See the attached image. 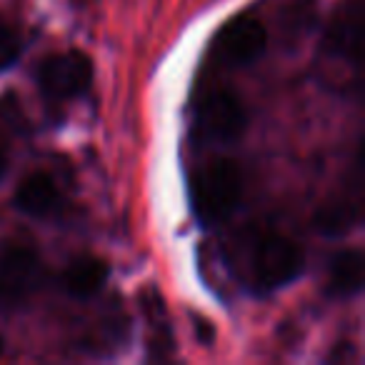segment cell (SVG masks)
<instances>
[{
    "instance_id": "cell-1",
    "label": "cell",
    "mask_w": 365,
    "mask_h": 365,
    "mask_svg": "<svg viewBox=\"0 0 365 365\" xmlns=\"http://www.w3.org/2000/svg\"><path fill=\"white\" fill-rule=\"evenodd\" d=\"M243 193V168L230 158H215L190 178V205L208 225L230 218L238 210Z\"/></svg>"
},
{
    "instance_id": "cell-2",
    "label": "cell",
    "mask_w": 365,
    "mask_h": 365,
    "mask_svg": "<svg viewBox=\"0 0 365 365\" xmlns=\"http://www.w3.org/2000/svg\"><path fill=\"white\" fill-rule=\"evenodd\" d=\"M305 268L303 250L278 230H260L248 248V280L255 293H273L300 278Z\"/></svg>"
},
{
    "instance_id": "cell-3",
    "label": "cell",
    "mask_w": 365,
    "mask_h": 365,
    "mask_svg": "<svg viewBox=\"0 0 365 365\" xmlns=\"http://www.w3.org/2000/svg\"><path fill=\"white\" fill-rule=\"evenodd\" d=\"M248 128V110L238 93L230 88H213L195 106L193 130L205 143H235Z\"/></svg>"
},
{
    "instance_id": "cell-4",
    "label": "cell",
    "mask_w": 365,
    "mask_h": 365,
    "mask_svg": "<svg viewBox=\"0 0 365 365\" xmlns=\"http://www.w3.org/2000/svg\"><path fill=\"white\" fill-rule=\"evenodd\" d=\"M36 81L51 103H68L86 96L93 86V63L86 53L66 51L43 58Z\"/></svg>"
},
{
    "instance_id": "cell-5",
    "label": "cell",
    "mask_w": 365,
    "mask_h": 365,
    "mask_svg": "<svg viewBox=\"0 0 365 365\" xmlns=\"http://www.w3.org/2000/svg\"><path fill=\"white\" fill-rule=\"evenodd\" d=\"M43 283V260L36 248L11 243L0 253V305L18 308L36 295Z\"/></svg>"
},
{
    "instance_id": "cell-6",
    "label": "cell",
    "mask_w": 365,
    "mask_h": 365,
    "mask_svg": "<svg viewBox=\"0 0 365 365\" xmlns=\"http://www.w3.org/2000/svg\"><path fill=\"white\" fill-rule=\"evenodd\" d=\"M268 51V28L255 13H240L220 28L215 53L228 66H253Z\"/></svg>"
},
{
    "instance_id": "cell-7",
    "label": "cell",
    "mask_w": 365,
    "mask_h": 365,
    "mask_svg": "<svg viewBox=\"0 0 365 365\" xmlns=\"http://www.w3.org/2000/svg\"><path fill=\"white\" fill-rule=\"evenodd\" d=\"M363 165H360V153L353 163L350 182L343 190L328 198L315 213V228L328 238H340L363 220Z\"/></svg>"
},
{
    "instance_id": "cell-8",
    "label": "cell",
    "mask_w": 365,
    "mask_h": 365,
    "mask_svg": "<svg viewBox=\"0 0 365 365\" xmlns=\"http://www.w3.org/2000/svg\"><path fill=\"white\" fill-rule=\"evenodd\" d=\"M16 208L36 220H53L63 213L66 200L53 175L36 170L21 180L16 188Z\"/></svg>"
},
{
    "instance_id": "cell-9",
    "label": "cell",
    "mask_w": 365,
    "mask_h": 365,
    "mask_svg": "<svg viewBox=\"0 0 365 365\" xmlns=\"http://www.w3.org/2000/svg\"><path fill=\"white\" fill-rule=\"evenodd\" d=\"M360 23H363V11H360L358 0H350V3L340 6L328 23V31H325L323 38V51L328 56L355 66L360 51Z\"/></svg>"
},
{
    "instance_id": "cell-10",
    "label": "cell",
    "mask_w": 365,
    "mask_h": 365,
    "mask_svg": "<svg viewBox=\"0 0 365 365\" xmlns=\"http://www.w3.org/2000/svg\"><path fill=\"white\" fill-rule=\"evenodd\" d=\"M108 273H110V268L98 255H76L63 270V288L78 300L93 298L103 290Z\"/></svg>"
},
{
    "instance_id": "cell-11",
    "label": "cell",
    "mask_w": 365,
    "mask_h": 365,
    "mask_svg": "<svg viewBox=\"0 0 365 365\" xmlns=\"http://www.w3.org/2000/svg\"><path fill=\"white\" fill-rule=\"evenodd\" d=\"M363 280H365V258L360 250H340L333 255L328 268V290L330 298L338 300H348L360 295L363 290Z\"/></svg>"
},
{
    "instance_id": "cell-12",
    "label": "cell",
    "mask_w": 365,
    "mask_h": 365,
    "mask_svg": "<svg viewBox=\"0 0 365 365\" xmlns=\"http://www.w3.org/2000/svg\"><path fill=\"white\" fill-rule=\"evenodd\" d=\"M23 56V38L13 23L0 18V73L11 71Z\"/></svg>"
},
{
    "instance_id": "cell-13",
    "label": "cell",
    "mask_w": 365,
    "mask_h": 365,
    "mask_svg": "<svg viewBox=\"0 0 365 365\" xmlns=\"http://www.w3.org/2000/svg\"><path fill=\"white\" fill-rule=\"evenodd\" d=\"M315 3L313 0H290L288 8H285V23H288V31L303 33L305 28L313 23Z\"/></svg>"
},
{
    "instance_id": "cell-14",
    "label": "cell",
    "mask_w": 365,
    "mask_h": 365,
    "mask_svg": "<svg viewBox=\"0 0 365 365\" xmlns=\"http://www.w3.org/2000/svg\"><path fill=\"white\" fill-rule=\"evenodd\" d=\"M6 170H8V158H6V153L0 150V180H3V175H6Z\"/></svg>"
},
{
    "instance_id": "cell-15",
    "label": "cell",
    "mask_w": 365,
    "mask_h": 365,
    "mask_svg": "<svg viewBox=\"0 0 365 365\" xmlns=\"http://www.w3.org/2000/svg\"><path fill=\"white\" fill-rule=\"evenodd\" d=\"M3 348H6V343H3V338H0V355H3Z\"/></svg>"
}]
</instances>
